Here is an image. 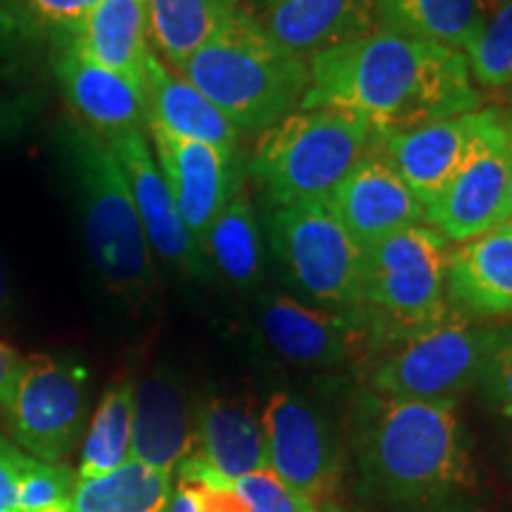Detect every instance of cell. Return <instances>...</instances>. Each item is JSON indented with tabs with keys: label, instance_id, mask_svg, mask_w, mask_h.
Returning a JSON list of instances; mask_svg holds the SVG:
<instances>
[{
	"label": "cell",
	"instance_id": "cell-1",
	"mask_svg": "<svg viewBox=\"0 0 512 512\" xmlns=\"http://www.w3.org/2000/svg\"><path fill=\"white\" fill-rule=\"evenodd\" d=\"M311 83L299 110L351 112L382 136L477 112L482 91L465 55L425 38L377 29L309 60Z\"/></svg>",
	"mask_w": 512,
	"mask_h": 512
},
{
	"label": "cell",
	"instance_id": "cell-2",
	"mask_svg": "<svg viewBox=\"0 0 512 512\" xmlns=\"http://www.w3.org/2000/svg\"><path fill=\"white\" fill-rule=\"evenodd\" d=\"M351 448L370 494L415 512H446L475 484L456 401L363 389L351 406Z\"/></svg>",
	"mask_w": 512,
	"mask_h": 512
},
{
	"label": "cell",
	"instance_id": "cell-3",
	"mask_svg": "<svg viewBox=\"0 0 512 512\" xmlns=\"http://www.w3.org/2000/svg\"><path fill=\"white\" fill-rule=\"evenodd\" d=\"M57 145L79 200L88 254L102 283L133 309L150 304L159 290L155 254L110 143L67 117L57 128Z\"/></svg>",
	"mask_w": 512,
	"mask_h": 512
},
{
	"label": "cell",
	"instance_id": "cell-4",
	"mask_svg": "<svg viewBox=\"0 0 512 512\" xmlns=\"http://www.w3.org/2000/svg\"><path fill=\"white\" fill-rule=\"evenodd\" d=\"M178 74L207 95L240 136H261L297 112L311 83L309 62L278 46L245 5Z\"/></svg>",
	"mask_w": 512,
	"mask_h": 512
},
{
	"label": "cell",
	"instance_id": "cell-5",
	"mask_svg": "<svg viewBox=\"0 0 512 512\" xmlns=\"http://www.w3.org/2000/svg\"><path fill=\"white\" fill-rule=\"evenodd\" d=\"M382 143V133L351 112L297 110L261 133L249 171L273 209L328 202Z\"/></svg>",
	"mask_w": 512,
	"mask_h": 512
},
{
	"label": "cell",
	"instance_id": "cell-6",
	"mask_svg": "<svg viewBox=\"0 0 512 512\" xmlns=\"http://www.w3.org/2000/svg\"><path fill=\"white\" fill-rule=\"evenodd\" d=\"M451 247L437 228L422 223L363 249L358 309L366 313L380 351L451 316L446 297Z\"/></svg>",
	"mask_w": 512,
	"mask_h": 512
},
{
	"label": "cell",
	"instance_id": "cell-7",
	"mask_svg": "<svg viewBox=\"0 0 512 512\" xmlns=\"http://www.w3.org/2000/svg\"><path fill=\"white\" fill-rule=\"evenodd\" d=\"M496 328L453 309L444 323L384 351L366 389L392 399L456 401L477 387Z\"/></svg>",
	"mask_w": 512,
	"mask_h": 512
},
{
	"label": "cell",
	"instance_id": "cell-8",
	"mask_svg": "<svg viewBox=\"0 0 512 512\" xmlns=\"http://www.w3.org/2000/svg\"><path fill=\"white\" fill-rule=\"evenodd\" d=\"M268 233L292 285L313 306L358 309L363 249L328 202L273 209Z\"/></svg>",
	"mask_w": 512,
	"mask_h": 512
},
{
	"label": "cell",
	"instance_id": "cell-9",
	"mask_svg": "<svg viewBox=\"0 0 512 512\" xmlns=\"http://www.w3.org/2000/svg\"><path fill=\"white\" fill-rule=\"evenodd\" d=\"M86 401V370L81 366L53 356H29L5 418L27 456L41 463H62L79 441Z\"/></svg>",
	"mask_w": 512,
	"mask_h": 512
},
{
	"label": "cell",
	"instance_id": "cell-10",
	"mask_svg": "<svg viewBox=\"0 0 512 512\" xmlns=\"http://www.w3.org/2000/svg\"><path fill=\"white\" fill-rule=\"evenodd\" d=\"M510 117L486 110L456 176L427 209V226L437 228L451 245L475 240L503 223L510 207Z\"/></svg>",
	"mask_w": 512,
	"mask_h": 512
},
{
	"label": "cell",
	"instance_id": "cell-11",
	"mask_svg": "<svg viewBox=\"0 0 512 512\" xmlns=\"http://www.w3.org/2000/svg\"><path fill=\"white\" fill-rule=\"evenodd\" d=\"M259 415L268 467L313 503L330 505L342 482L344 456L328 418L294 392L271 394Z\"/></svg>",
	"mask_w": 512,
	"mask_h": 512
},
{
	"label": "cell",
	"instance_id": "cell-12",
	"mask_svg": "<svg viewBox=\"0 0 512 512\" xmlns=\"http://www.w3.org/2000/svg\"><path fill=\"white\" fill-rule=\"evenodd\" d=\"M259 328L275 354L299 368L328 370L380 351L361 309H323L287 294L259 299Z\"/></svg>",
	"mask_w": 512,
	"mask_h": 512
},
{
	"label": "cell",
	"instance_id": "cell-13",
	"mask_svg": "<svg viewBox=\"0 0 512 512\" xmlns=\"http://www.w3.org/2000/svg\"><path fill=\"white\" fill-rule=\"evenodd\" d=\"M105 140L124 171L152 254H157L164 264L176 268L185 278L207 283L214 271L204 249L197 245L178 214L145 128H133Z\"/></svg>",
	"mask_w": 512,
	"mask_h": 512
},
{
	"label": "cell",
	"instance_id": "cell-14",
	"mask_svg": "<svg viewBox=\"0 0 512 512\" xmlns=\"http://www.w3.org/2000/svg\"><path fill=\"white\" fill-rule=\"evenodd\" d=\"M145 131L178 214L204 249L211 223L242 190L238 152L171 136L157 126H147Z\"/></svg>",
	"mask_w": 512,
	"mask_h": 512
},
{
	"label": "cell",
	"instance_id": "cell-15",
	"mask_svg": "<svg viewBox=\"0 0 512 512\" xmlns=\"http://www.w3.org/2000/svg\"><path fill=\"white\" fill-rule=\"evenodd\" d=\"M328 207L361 249L427 223V209L384 152L363 159L330 195Z\"/></svg>",
	"mask_w": 512,
	"mask_h": 512
},
{
	"label": "cell",
	"instance_id": "cell-16",
	"mask_svg": "<svg viewBox=\"0 0 512 512\" xmlns=\"http://www.w3.org/2000/svg\"><path fill=\"white\" fill-rule=\"evenodd\" d=\"M247 10L278 46L306 62L380 29L375 0H254Z\"/></svg>",
	"mask_w": 512,
	"mask_h": 512
},
{
	"label": "cell",
	"instance_id": "cell-17",
	"mask_svg": "<svg viewBox=\"0 0 512 512\" xmlns=\"http://www.w3.org/2000/svg\"><path fill=\"white\" fill-rule=\"evenodd\" d=\"M55 79L74 119L102 138L147 128L145 93L136 83L102 67L74 43H55Z\"/></svg>",
	"mask_w": 512,
	"mask_h": 512
},
{
	"label": "cell",
	"instance_id": "cell-18",
	"mask_svg": "<svg viewBox=\"0 0 512 512\" xmlns=\"http://www.w3.org/2000/svg\"><path fill=\"white\" fill-rule=\"evenodd\" d=\"M484 117L486 110H477L384 136L382 152L425 209L437 202L465 162Z\"/></svg>",
	"mask_w": 512,
	"mask_h": 512
},
{
	"label": "cell",
	"instance_id": "cell-19",
	"mask_svg": "<svg viewBox=\"0 0 512 512\" xmlns=\"http://www.w3.org/2000/svg\"><path fill=\"white\" fill-rule=\"evenodd\" d=\"M446 297L463 316H510L512 223L451 247L446 259Z\"/></svg>",
	"mask_w": 512,
	"mask_h": 512
},
{
	"label": "cell",
	"instance_id": "cell-20",
	"mask_svg": "<svg viewBox=\"0 0 512 512\" xmlns=\"http://www.w3.org/2000/svg\"><path fill=\"white\" fill-rule=\"evenodd\" d=\"M147 126H157L171 136L238 152L240 131L223 117L219 107L188 79L174 72L155 53L147 55L143 79Z\"/></svg>",
	"mask_w": 512,
	"mask_h": 512
},
{
	"label": "cell",
	"instance_id": "cell-21",
	"mask_svg": "<svg viewBox=\"0 0 512 512\" xmlns=\"http://www.w3.org/2000/svg\"><path fill=\"white\" fill-rule=\"evenodd\" d=\"M192 446L195 422H190L185 396L174 377L164 373L143 377L133 396L131 458L166 475H176Z\"/></svg>",
	"mask_w": 512,
	"mask_h": 512
},
{
	"label": "cell",
	"instance_id": "cell-22",
	"mask_svg": "<svg viewBox=\"0 0 512 512\" xmlns=\"http://www.w3.org/2000/svg\"><path fill=\"white\" fill-rule=\"evenodd\" d=\"M190 456L226 482L264 470L268 456L261 415L238 399L211 396L197 413Z\"/></svg>",
	"mask_w": 512,
	"mask_h": 512
},
{
	"label": "cell",
	"instance_id": "cell-23",
	"mask_svg": "<svg viewBox=\"0 0 512 512\" xmlns=\"http://www.w3.org/2000/svg\"><path fill=\"white\" fill-rule=\"evenodd\" d=\"M102 67L143 88L145 62L152 53L143 0H102L69 41Z\"/></svg>",
	"mask_w": 512,
	"mask_h": 512
},
{
	"label": "cell",
	"instance_id": "cell-24",
	"mask_svg": "<svg viewBox=\"0 0 512 512\" xmlns=\"http://www.w3.org/2000/svg\"><path fill=\"white\" fill-rule=\"evenodd\" d=\"M147 38L174 72L238 15L242 0H143Z\"/></svg>",
	"mask_w": 512,
	"mask_h": 512
},
{
	"label": "cell",
	"instance_id": "cell-25",
	"mask_svg": "<svg viewBox=\"0 0 512 512\" xmlns=\"http://www.w3.org/2000/svg\"><path fill=\"white\" fill-rule=\"evenodd\" d=\"M174 475L128 458L98 477L76 479L72 512H169Z\"/></svg>",
	"mask_w": 512,
	"mask_h": 512
},
{
	"label": "cell",
	"instance_id": "cell-26",
	"mask_svg": "<svg viewBox=\"0 0 512 512\" xmlns=\"http://www.w3.org/2000/svg\"><path fill=\"white\" fill-rule=\"evenodd\" d=\"M375 10L380 29L425 38L460 53L486 19L477 0H375Z\"/></svg>",
	"mask_w": 512,
	"mask_h": 512
},
{
	"label": "cell",
	"instance_id": "cell-27",
	"mask_svg": "<svg viewBox=\"0 0 512 512\" xmlns=\"http://www.w3.org/2000/svg\"><path fill=\"white\" fill-rule=\"evenodd\" d=\"M204 254L209 264L233 285L254 287L259 283L264 249L259 221L245 190H240L211 223L204 240Z\"/></svg>",
	"mask_w": 512,
	"mask_h": 512
},
{
	"label": "cell",
	"instance_id": "cell-28",
	"mask_svg": "<svg viewBox=\"0 0 512 512\" xmlns=\"http://www.w3.org/2000/svg\"><path fill=\"white\" fill-rule=\"evenodd\" d=\"M133 396L136 382H114L95 408L81 446V463L76 479L98 477L131 458L133 441Z\"/></svg>",
	"mask_w": 512,
	"mask_h": 512
},
{
	"label": "cell",
	"instance_id": "cell-29",
	"mask_svg": "<svg viewBox=\"0 0 512 512\" xmlns=\"http://www.w3.org/2000/svg\"><path fill=\"white\" fill-rule=\"evenodd\" d=\"M463 55L477 88L491 91L512 83V0L484 19Z\"/></svg>",
	"mask_w": 512,
	"mask_h": 512
},
{
	"label": "cell",
	"instance_id": "cell-30",
	"mask_svg": "<svg viewBox=\"0 0 512 512\" xmlns=\"http://www.w3.org/2000/svg\"><path fill=\"white\" fill-rule=\"evenodd\" d=\"M178 486L169 512H249L233 482L216 477L200 460L188 456L178 465Z\"/></svg>",
	"mask_w": 512,
	"mask_h": 512
},
{
	"label": "cell",
	"instance_id": "cell-31",
	"mask_svg": "<svg viewBox=\"0 0 512 512\" xmlns=\"http://www.w3.org/2000/svg\"><path fill=\"white\" fill-rule=\"evenodd\" d=\"M235 491L247 503L249 512H328L330 505H318L290 484H285L271 467L249 472L235 479Z\"/></svg>",
	"mask_w": 512,
	"mask_h": 512
},
{
	"label": "cell",
	"instance_id": "cell-32",
	"mask_svg": "<svg viewBox=\"0 0 512 512\" xmlns=\"http://www.w3.org/2000/svg\"><path fill=\"white\" fill-rule=\"evenodd\" d=\"M484 401L512 420V325H498L477 380Z\"/></svg>",
	"mask_w": 512,
	"mask_h": 512
},
{
	"label": "cell",
	"instance_id": "cell-33",
	"mask_svg": "<svg viewBox=\"0 0 512 512\" xmlns=\"http://www.w3.org/2000/svg\"><path fill=\"white\" fill-rule=\"evenodd\" d=\"M102 0H24L31 22L48 29L55 43L69 41Z\"/></svg>",
	"mask_w": 512,
	"mask_h": 512
},
{
	"label": "cell",
	"instance_id": "cell-34",
	"mask_svg": "<svg viewBox=\"0 0 512 512\" xmlns=\"http://www.w3.org/2000/svg\"><path fill=\"white\" fill-rule=\"evenodd\" d=\"M36 458L0 437V512H19L22 489Z\"/></svg>",
	"mask_w": 512,
	"mask_h": 512
},
{
	"label": "cell",
	"instance_id": "cell-35",
	"mask_svg": "<svg viewBox=\"0 0 512 512\" xmlns=\"http://www.w3.org/2000/svg\"><path fill=\"white\" fill-rule=\"evenodd\" d=\"M43 102L46 98L41 93H0V145L22 136L41 117Z\"/></svg>",
	"mask_w": 512,
	"mask_h": 512
},
{
	"label": "cell",
	"instance_id": "cell-36",
	"mask_svg": "<svg viewBox=\"0 0 512 512\" xmlns=\"http://www.w3.org/2000/svg\"><path fill=\"white\" fill-rule=\"evenodd\" d=\"M22 368L24 356L17 349H12L10 344L0 342V411L3 413L12 399V392H15Z\"/></svg>",
	"mask_w": 512,
	"mask_h": 512
},
{
	"label": "cell",
	"instance_id": "cell-37",
	"mask_svg": "<svg viewBox=\"0 0 512 512\" xmlns=\"http://www.w3.org/2000/svg\"><path fill=\"white\" fill-rule=\"evenodd\" d=\"M12 309V292H10V275L8 268H5L3 259H0V323L8 318Z\"/></svg>",
	"mask_w": 512,
	"mask_h": 512
},
{
	"label": "cell",
	"instance_id": "cell-38",
	"mask_svg": "<svg viewBox=\"0 0 512 512\" xmlns=\"http://www.w3.org/2000/svg\"><path fill=\"white\" fill-rule=\"evenodd\" d=\"M477 3H479V10H482V15H484V17H489L491 12L501 8V5L505 3V0H477Z\"/></svg>",
	"mask_w": 512,
	"mask_h": 512
},
{
	"label": "cell",
	"instance_id": "cell-39",
	"mask_svg": "<svg viewBox=\"0 0 512 512\" xmlns=\"http://www.w3.org/2000/svg\"><path fill=\"white\" fill-rule=\"evenodd\" d=\"M508 207H510L508 223H512V117H510V192H508Z\"/></svg>",
	"mask_w": 512,
	"mask_h": 512
},
{
	"label": "cell",
	"instance_id": "cell-40",
	"mask_svg": "<svg viewBox=\"0 0 512 512\" xmlns=\"http://www.w3.org/2000/svg\"><path fill=\"white\" fill-rule=\"evenodd\" d=\"M328 512H342V510H339V508H337V505H335V503H332V505H330V508H328Z\"/></svg>",
	"mask_w": 512,
	"mask_h": 512
}]
</instances>
